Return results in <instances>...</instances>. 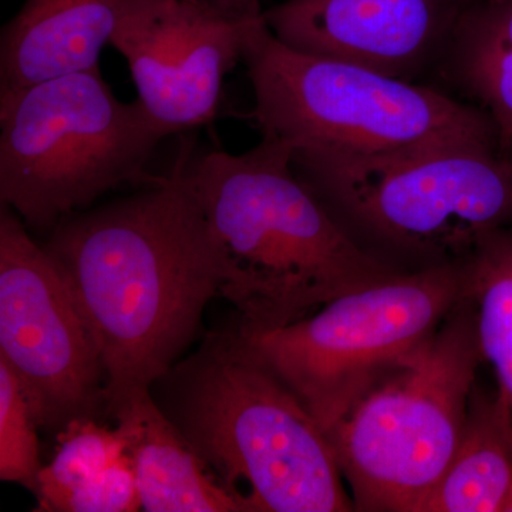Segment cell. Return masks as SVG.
I'll return each mask as SVG.
<instances>
[{
    "instance_id": "obj_14",
    "label": "cell",
    "mask_w": 512,
    "mask_h": 512,
    "mask_svg": "<svg viewBox=\"0 0 512 512\" xmlns=\"http://www.w3.org/2000/svg\"><path fill=\"white\" fill-rule=\"evenodd\" d=\"M511 490V406L474 389L456 454L421 512H504Z\"/></svg>"
},
{
    "instance_id": "obj_13",
    "label": "cell",
    "mask_w": 512,
    "mask_h": 512,
    "mask_svg": "<svg viewBox=\"0 0 512 512\" xmlns=\"http://www.w3.org/2000/svg\"><path fill=\"white\" fill-rule=\"evenodd\" d=\"M113 419L133 463L141 510L248 512L244 501L165 416L151 392L128 403Z\"/></svg>"
},
{
    "instance_id": "obj_18",
    "label": "cell",
    "mask_w": 512,
    "mask_h": 512,
    "mask_svg": "<svg viewBox=\"0 0 512 512\" xmlns=\"http://www.w3.org/2000/svg\"><path fill=\"white\" fill-rule=\"evenodd\" d=\"M37 429L18 377L0 359V478L35 494L43 468Z\"/></svg>"
},
{
    "instance_id": "obj_15",
    "label": "cell",
    "mask_w": 512,
    "mask_h": 512,
    "mask_svg": "<svg viewBox=\"0 0 512 512\" xmlns=\"http://www.w3.org/2000/svg\"><path fill=\"white\" fill-rule=\"evenodd\" d=\"M454 70L512 163V0H473L451 30Z\"/></svg>"
},
{
    "instance_id": "obj_10",
    "label": "cell",
    "mask_w": 512,
    "mask_h": 512,
    "mask_svg": "<svg viewBox=\"0 0 512 512\" xmlns=\"http://www.w3.org/2000/svg\"><path fill=\"white\" fill-rule=\"evenodd\" d=\"M264 20L256 0H164L111 40L137 100L171 134L210 123L225 79Z\"/></svg>"
},
{
    "instance_id": "obj_17",
    "label": "cell",
    "mask_w": 512,
    "mask_h": 512,
    "mask_svg": "<svg viewBox=\"0 0 512 512\" xmlns=\"http://www.w3.org/2000/svg\"><path fill=\"white\" fill-rule=\"evenodd\" d=\"M126 454L119 430L93 419L74 420L57 434L55 456L43 466L37 485L36 511L56 512L66 495L99 476Z\"/></svg>"
},
{
    "instance_id": "obj_19",
    "label": "cell",
    "mask_w": 512,
    "mask_h": 512,
    "mask_svg": "<svg viewBox=\"0 0 512 512\" xmlns=\"http://www.w3.org/2000/svg\"><path fill=\"white\" fill-rule=\"evenodd\" d=\"M141 510L136 473L127 454L63 498L56 512H131Z\"/></svg>"
},
{
    "instance_id": "obj_2",
    "label": "cell",
    "mask_w": 512,
    "mask_h": 512,
    "mask_svg": "<svg viewBox=\"0 0 512 512\" xmlns=\"http://www.w3.org/2000/svg\"><path fill=\"white\" fill-rule=\"evenodd\" d=\"M188 187L228 262L221 296L245 333L282 328L396 269L363 248L293 168V148L262 137L242 154L188 161Z\"/></svg>"
},
{
    "instance_id": "obj_11",
    "label": "cell",
    "mask_w": 512,
    "mask_h": 512,
    "mask_svg": "<svg viewBox=\"0 0 512 512\" xmlns=\"http://www.w3.org/2000/svg\"><path fill=\"white\" fill-rule=\"evenodd\" d=\"M473 0H286L264 12L299 52L404 79L450 39Z\"/></svg>"
},
{
    "instance_id": "obj_16",
    "label": "cell",
    "mask_w": 512,
    "mask_h": 512,
    "mask_svg": "<svg viewBox=\"0 0 512 512\" xmlns=\"http://www.w3.org/2000/svg\"><path fill=\"white\" fill-rule=\"evenodd\" d=\"M464 262L481 357L493 367L498 392L512 409V229L488 232Z\"/></svg>"
},
{
    "instance_id": "obj_12",
    "label": "cell",
    "mask_w": 512,
    "mask_h": 512,
    "mask_svg": "<svg viewBox=\"0 0 512 512\" xmlns=\"http://www.w3.org/2000/svg\"><path fill=\"white\" fill-rule=\"evenodd\" d=\"M164 0H25L0 39V96L99 67L127 23Z\"/></svg>"
},
{
    "instance_id": "obj_4",
    "label": "cell",
    "mask_w": 512,
    "mask_h": 512,
    "mask_svg": "<svg viewBox=\"0 0 512 512\" xmlns=\"http://www.w3.org/2000/svg\"><path fill=\"white\" fill-rule=\"evenodd\" d=\"M242 62L262 137L295 151L370 158L454 146L498 150L483 110L399 77L292 49L271 32L265 16Z\"/></svg>"
},
{
    "instance_id": "obj_20",
    "label": "cell",
    "mask_w": 512,
    "mask_h": 512,
    "mask_svg": "<svg viewBox=\"0 0 512 512\" xmlns=\"http://www.w3.org/2000/svg\"><path fill=\"white\" fill-rule=\"evenodd\" d=\"M504 512H512V490L510 497H508L507 504H505Z\"/></svg>"
},
{
    "instance_id": "obj_5",
    "label": "cell",
    "mask_w": 512,
    "mask_h": 512,
    "mask_svg": "<svg viewBox=\"0 0 512 512\" xmlns=\"http://www.w3.org/2000/svg\"><path fill=\"white\" fill-rule=\"evenodd\" d=\"M481 362L476 306L464 295L326 431L355 510L421 512L456 454Z\"/></svg>"
},
{
    "instance_id": "obj_9",
    "label": "cell",
    "mask_w": 512,
    "mask_h": 512,
    "mask_svg": "<svg viewBox=\"0 0 512 512\" xmlns=\"http://www.w3.org/2000/svg\"><path fill=\"white\" fill-rule=\"evenodd\" d=\"M0 359L39 429L62 431L107 410L99 350L59 265L16 212H0Z\"/></svg>"
},
{
    "instance_id": "obj_8",
    "label": "cell",
    "mask_w": 512,
    "mask_h": 512,
    "mask_svg": "<svg viewBox=\"0 0 512 512\" xmlns=\"http://www.w3.org/2000/svg\"><path fill=\"white\" fill-rule=\"evenodd\" d=\"M464 295L463 258L413 274L397 272L282 328L239 330L326 433L377 380L429 340Z\"/></svg>"
},
{
    "instance_id": "obj_6",
    "label": "cell",
    "mask_w": 512,
    "mask_h": 512,
    "mask_svg": "<svg viewBox=\"0 0 512 512\" xmlns=\"http://www.w3.org/2000/svg\"><path fill=\"white\" fill-rule=\"evenodd\" d=\"M168 137L137 99L114 96L99 67L0 96V200L47 231L104 192L151 183L146 167Z\"/></svg>"
},
{
    "instance_id": "obj_3",
    "label": "cell",
    "mask_w": 512,
    "mask_h": 512,
    "mask_svg": "<svg viewBox=\"0 0 512 512\" xmlns=\"http://www.w3.org/2000/svg\"><path fill=\"white\" fill-rule=\"evenodd\" d=\"M153 387L165 416L248 512L355 510L325 430L238 326L212 333Z\"/></svg>"
},
{
    "instance_id": "obj_7",
    "label": "cell",
    "mask_w": 512,
    "mask_h": 512,
    "mask_svg": "<svg viewBox=\"0 0 512 512\" xmlns=\"http://www.w3.org/2000/svg\"><path fill=\"white\" fill-rule=\"evenodd\" d=\"M293 168L340 224L434 265L466 258L488 232L512 225V163L497 147L370 158L293 150Z\"/></svg>"
},
{
    "instance_id": "obj_1",
    "label": "cell",
    "mask_w": 512,
    "mask_h": 512,
    "mask_svg": "<svg viewBox=\"0 0 512 512\" xmlns=\"http://www.w3.org/2000/svg\"><path fill=\"white\" fill-rule=\"evenodd\" d=\"M191 147L140 194L57 224L45 245L99 350L109 416L151 392L201 329L228 278L188 187Z\"/></svg>"
}]
</instances>
